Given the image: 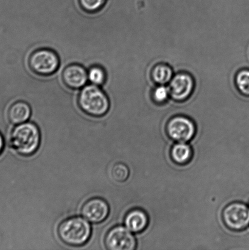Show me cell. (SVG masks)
Returning a JSON list of instances; mask_svg holds the SVG:
<instances>
[{"instance_id": "cell-1", "label": "cell", "mask_w": 249, "mask_h": 250, "mask_svg": "<svg viewBox=\"0 0 249 250\" xmlns=\"http://www.w3.org/2000/svg\"><path fill=\"white\" fill-rule=\"evenodd\" d=\"M41 134L38 125L33 122L17 125L11 132L10 144L16 153L23 156L33 155L38 150Z\"/></svg>"}, {"instance_id": "cell-5", "label": "cell", "mask_w": 249, "mask_h": 250, "mask_svg": "<svg viewBox=\"0 0 249 250\" xmlns=\"http://www.w3.org/2000/svg\"><path fill=\"white\" fill-rule=\"evenodd\" d=\"M223 220L229 229L242 231L249 226V207L242 203H231L224 209Z\"/></svg>"}, {"instance_id": "cell-12", "label": "cell", "mask_w": 249, "mask_h": 250, "mask_svg": "<svg viewBox=\"0 0 249 250\" xmlns=\"http://www.w3.org/2000/svg\"><path fill=\"white\" fill-rule=\"evenodd\" d=\"M30 106L26 102L18 101L12 104L7 111V117L14 125H19L28 121L31 116Z\"/></svg>"}, {"instance_id": "cell-18", "label": "cell", "mask_w": 249, "mask_h": 250, "mask_svg": "<svg viewBox=\"0 0 249 250\" xmlns=\"http://www.w3.org/2000/svg\"><path fill=\"white\" fill-rule=\"evenodd\" d=\"M129 173L130 172L128 167L124 163H116L112 167V177L116 182L123 183L126 181L129 178Z\"/></svg>"}, {"instance_id": "cell-21", "label": "cell", "mask_w": 249, "mask_h": 250, "mask_svg": "<svg viewBox=\"0 0 249 250\" xmlns=\"http://www.w3.org/2000/svg\"></svg>"}, {"instance_id": "cell-17", "label": "cell", "mask_w": 249, "mask_h": 250, "mask_svg": "<svg viewBox=\"0 0 249 250\" xmlns=\"http://www.w3.org/2000/svg\"><path fill=\"white\" fill-rule=\"evenodd\" d=\"M77 2L83 11L94 14L103 8L107 0H77Z\"/></svg>"}, {"instance_id": "cell-20", "label": "cell", "mask_w": 249, "mask_h": 250, "mask_svg": "<svg viewBox=\"0 0 249 250\" xmlns=\"http://www.w3.org/2000/svg\"><path fill=\"white\" fill-rule=\"evenodd\" d=\"M4 147V141L3 137H2V134L0 133V154L2 153V151H3Z\"/></svg>"}, {"instance_id": "cell-3", "label": "cell", "mask_w": 249, "mask_h": 250, "mask_svg": "<svg viewBox=\"0 0 249 250\" xmlns=\"http://www.w3.org/2000/svg\"><path fill=\"white\" fill-rule=\"evenodd\" d=\"M58 237L63 243L80 247L87 243L91 237L92 227L89 221L80 217H72L63 220L58 227Z\"/></svg>"}, {"instance_id": "cell-10", "label": "cell", "mask_w": 249, "mask_h": 250, "mask_svg": "<svg viewBox=\"0 0 249 250\" xmlns=\"http://www.w3.org/2000/svg\"><path fill=\"white\" fill-rule=\"evenodd\" d=\"M62 80L69 89H82L88 82L87 70L82 65L72 63L67 66L62 73Z\"/></svg>"}, {"instance_id": "cell-19", "label": "cell", "mask_w": 249, "mask_h": 250, "mask_svg": "<svg viewBox=\"0 0 249 250\" xmlns=\"http://www.w3.org/2000/svg\"><path fill=\"white\" fill-rule=\"evenodd\" d=\"M170 97L169 87L165 85H158L153 89L152 94L153 101L158 104H165Z\"/></svg>"}, {"instance_id": "cell-11", "label": "cell", "mask_w": 249, "mask_h": 250, "mask_svg": "<svg viewBox=\"0 0 249 250\" xmlns=\"http://www.w3.org/2000/svg\"><path fill=\"white\" fill-rule=\"evenodd\" d=\"M149 223L148 215L144 210L135 209L129 211L124 219V224L131 232H140L147 227Z\"/></svg>"}, {"instance_id": "cell-13", "label": "cell", "mask_w": 249, "mask_h": 250, "mask_svg": "<svg viewBox=\"0 0 249 250\" xmlns=\"http://www.w3.org/2000/svg\"><path fill=\"white\" fill-rule=\"evenodd\" d=\"M192 149L191 146L184 142H177L172 147L171 157L175 163L179 165H185L192 161Z\"/></svg>"}, {"instance_id": "cell-16", "label": "cell", "mask_w": 249, "mask_h": 250, "mask_svg": "<svg viewBox=\"0 0 249 250\" xmlns=\"http://www.w3.org/2000/svg\"><path fill=\"white\" fill-rule=\"evenodd\" d=\"M235 82L239 92L246 97H249V69L245 68L239 71L236 73Z\"/></svg>"}, {"instance_id": "cell-15", "label": "cell", "mask_w": 249, "mask_h": 250, "mask_svg": "<svg viewBox=\"0 0 249 250\" xmlns=\"http://www.w3.org/2000/svg\"><path fill=\"white\" fill-rule=\"evenodd\" d=\"M88 81L90 84L101 86L107 80L106 70L101 66L93 65L87 70Z\"/></svg>"}, {"instance_id": "cell-2", "label": "cell", "mask_w": 249, "mask_h": 250, "mask_svg": "<svg viewBox=\"0 0 249 250\" xmlns=\"http://www.w3.org/2000/svg\"><path fill=\"white\" fill-rule=\"evenodd\" d=\"M77 104L85 114L91 117L105 116L109 111L110 101L107 94L99 86L85 85L77 97Z\"/></svg>"}, {"instance_id": "cell-9", "label": "cell", "mask_w": 249, "mask_h": 250, "mask_svg": "<svg viewBox=\"0 0 249 250\" xmlns=\"http://www.w3.org/2000/svg\"><path fill=\"white\" fill-rule=\"evenodd\" d=\"M110 208L108 203L102 198H90L84 203L81 214L84 219L93 224H99L108 217Z\"/></svg>"}, {"instance_id": "cell-8", "label": "cell", "mask_w": 249, "mask_h": 250, "mask_svg": "<svg viewBox=\"0 0 249 250\" xmlns=\"http://www.w3.org/2000/svg\"><path fill=\"white\" fill-rule=\"evenodd\" d=\"M194 87V78L189 73H177L172 77L168 85L170 97L175 102L185 101L191 96Z\"/></svg>"}, {"instance_id": "cell-6", "label": "cell", "mask_w": 249, "mask_h": 250, "mask_svg": "<svg viewBox=\"0 0 249 250\" xmlns=\"http://www.w3.org/2000/svg\"><path fill=\"white\" fill-rule=\"evenodd\" d=\"M167 132L173 141L187 143L194 137L196 127L193 121L189 117L177 116L168 121Z\"/></svg>"}, {"instance_id": "cell-7", "label": "cell", "mask_w": 249, "mask_h": 250, "mask_svg": "<svg viewBox=\"0 0 249 250\" xmlns=\"http://www.w3.org/2000/svg\"><path fill=\"white\" fill-rule=\"evenodd\" d=\"M126 227L116 226L110 229L104 239L109 250H134L136 246L135 237Z\"/></svg>"}, {"instance_id": "cell-4", "label": "cell", "mask_w": 249, "mask_h": 250, "mask_svg": "<svg viewBox=\"0 0 249 250\" xmlns=\"http://www.w3.org/2000/svg\"><path fill=\"white\" fill-rule=\"evenodd\" d=\"M28 66L35 74L48 77L57 72L60 59L55 51L48 48H39L29 55Z\"/></svg>"}, {"instance_id": "cell-14", "label": "cell", "mask_w": 249, "mask_h": 250, "mask_svg": "<svg viewBox=\"0 0 249 250\" xmlns=\"http://www.w3.org/2000/svg\"><path fill=\"white\" fill-rule=\"evenodd\" d=\"M151 79L158 85L170 83L173 77V70L170 65L165 63L156 64L151 71Z\"/></svg>"}]
</instances>
